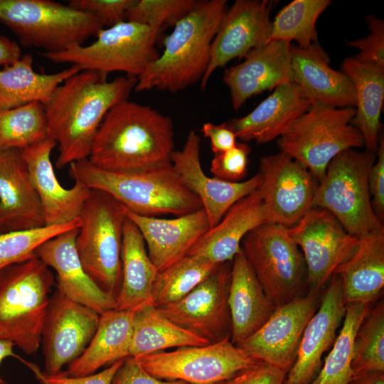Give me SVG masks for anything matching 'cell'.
<instances>
[{
    "mask_svg": "<svg viewBox=\"0 0 384 384\" xmlns=\"http://www.w3.org/2000/svg\"><path fill=\"white\" fill-rule=\"evenodd\" d=\"M82 70L67 79L44 105L48 137L58 146V169L88 159L100 124L108 111L127 100L137 78Z\"/></svg>",
    "mask_w": 384,
    "mask_h": 384,
    "instance_id": "obj_1",
    "label": "cell"
},
{
    "mask_svg": "<svg viewBox=\"0 0 384 384\" xmlns=\"http://www.w3.org/2000/svg\"><path fill=\"white\" fill-rule=\"evenodd\" d=\"M171 119L149 106L124 100L104 117L88 160L114 171H137L171 162Z\"/></svg>",
    "mask_w": 384,
    "mask_h": 384,
    "instance_id": "obj_2",
    "label": "cell"
},
{
    "mask_svg": "<svg viewBox=\"0 0 384 384\" xmlns=\"http://www.w3.org/2000/svg\"><path fill=\"white\" fill-rule=\"evenodd\" d=\"M75 182L112 196L129 212L144 216H181L203 208L171 162L137 171L99 168L87 159L69 165Z\"/></svg>",
    "mask_w": 384,
    "mask_h": 384,
    "instance_id": "obj_3",
    "label": "cell"
},
{
    "mask_svg": "<svg viewBox=\"0 0 384 384\" xmlns=\"http://www.w3.org/2000/svg\"><path fill=\"white\" fill-rule=\"evenodd\" d=\"M226 4V0L198 1L166 36L162 54L137 78L134 90L176 92L201 80Z\"/></svg>",
    "mask_w": 384,
    "mask_h": 384,
    "instance_id": "obj_4",
    "label": "cell"
},
{
    "mask_svg": "<svg viewBox=\"0 0 384 384\" xmlns=\"http://www.w3.org/2000/svg\"><path fill=\"white\" fill-rule=\"evenodd\" d=\"M54 285L50 268L36 255L0 271V338L36 353Z\"/></svg>",
    "mask_w": 384,
    "mask_h": 384,
    "instance_id": "obj_5",
    "label": "cell"
},
{
    "mask_svg": "<svg viewBox=\"0 0 384 384\" xmlns=\"http://www.w3.org/2000/svg\"><path fill=\"white\" fill-rule=\"evenodd\" d=\"M375 152L355 149L336 155L316 186L313 207L327 210L351 235L361 238L384 231L375 215L368 190V176Z\"/></svg>",
    "mask_w": 384,
    "mask_h": 384,
    "instance_id": "obj_6",
    "label": "cell"
},
{
    "mask_svg": "<svg viewBox=\"0 0 384 384\" xmlns=\"http://www.w3.org/2000/svg\"><path fill=\"white\" fill-rule=\"evenodd\" d=\"M0 21L24 46L43 53L82 45L104 28L94 15L50 0H0Z\"/></svg>",
    "mask_w": 384,
    "mask_h": 384,
    "instance_id": "obj_7",
    "label": "cell"
},
{
    "mask_svg": "<svg viewBox=\"0 0 384 384\" xmlns=\"http://www.w3.org/2000/svg\"><path fill=\"white\" fill-rule=\"evenodd\" d=\"M128 210L112 196L91 189L80 215L75 247L90 277L117 297L122 282L121 252Z\"/></svg>",
    "mask_w": 384,
    "mask_h": 384,
    "instance_id": "obj_8",
    "label": "cell"
},
{
    "mask_svg": "<svg viewBox=\"0 0 384 384\" xmlns=\"http://www.w3.org/2000/svg\"><path fill=\"white\" fill-rule=\"evenodd\" d=\"M355 113L353 107L312 104L278 138L279 149L305 166L319 182L336 155L365 146L361 134L351 123Z\"/></svg>",
    "mask_w": 384,
    "mask_h": 384,
    "instance_id": "obj_9",
    "label": "cell"
},
{
    "mask_svg": "<svg viewBox=\"0 0 384 384\" xmlns=\"http://www.w3.org/2000/svg\"><path fill=\"white\" fill-rule=\"evenodd\" d=\"M160 29L124 21L102 28L97 39L88 46L75 45L58 53H41L57 63H70L82 70L107 75L123 72L138 78L159 54L156 42Z\"/></svg>",
    "mask_w": 384,
    "mask_h": 384,
    "instance_id": "obj_10",
    "label": "cell"
},
{
    "mask_svg": "<svg viewBox=\"0 0 384 384\" xmlns=\"http://www.w3.org/2000/svg\"><path fill=\"white\" fill-rule=\"evenodd\" d=\"M241 250L264 291L277 306L303 295L306 268L288 228L271 223L250 231Z\"/></svg>",
    "mask_w": 384,
    "mask_h": 384,
    "instance_id": "obj_11",
    "label": "cell"
},
{
    "mask_svg": "<svg viewBox=\"0 0 384 384\" xmlns=\"http://www.w3.org/2000/svg\"><path fill=\"white\" fill-rule=\"evenodd\" d=\"M134 358L157 378L188 384L221 383L261 362L234 345L230 335L206 346L180 347Z\"/></svg>",
    "mask_w": 384,
    "mask_h": 384,
    "instance_id": "obj_12",
    "label": "cell"
},
{
    "mask_svg": "<svg viewBox=\"0 0 384 384\" xmlns=\"http://www.w3.org/2000/svg\"><path fill=\"white\" fill-rule=\"evenodd\" d=\"M288 232L303 255L309 292L316 294L352 255L360 240L329 211L317 207L289 228Z\"/></svg>",
    "mask_w": 384,
    "mask_h": 384,
    "instance_id": "obj_13",
    "label": "cell"
},
{
    "mask_svg": "<svg viewBox=\"0 0 384 384\" xmlns=\"http://www.w3.org/2000/svg\"><path fill=\"white\" fill-rule=\"evenodd\" d=\"M257 189L268 223L290 228L312 208L316 179L301 163L284 152L261 158Z\"/></svg>",
    "mask_w": 384,
    "mask_h": 384,
    "instance_id": "obj_14",
    "label": "cell"
},
{
    "mask_svg": "<svg viewBox=\"0 0 384 384\" xmlns=\"http://www.w3.org/2000/svg\"><path fill=\"white\" fill-rule=\"evenodd\" d=\"M309 292L277 306L267 321L238 346L256 360L287 372L293 365L304 329L319 308Z\"/></svg>",
    "mask_w": 384,
    "mask_h": 384,
    "instance_id": "obj_15",
    "label": "cell"
},
{
    "mask_svg": "<svg viewBox=\"0 0 384 384\" xmlns=\"http://www.w3.org/2000/svg\"><path fill=\"white\" fill-rule=\"evenodd\" d=\"M100 314L58 292L50 296L42 331L45 371L56 374L77 359L91 341Z\"/></svg>",
    "mask_w": 384,
    "mask_h": 384,
    "instance_id": "obj_16",
    "label": "cell"
},
{
    "mask_svg": "<svg viewBox=\"0 0 384 384\" xmlns=\"http://www.w3.org/2000/svg\"><path fill=\"white\" fill-rule=\"evenodd\" d=\"M230 269L227 262L220 264L184 297L156 308L179 326L210 343L218 341L230 335Z\"/></svg>",
    "mask_w": 384,
    "mask_h": 384,
    "instance_id": "obj_17",
    "label": "cell"
},
{
    "mask_svg": "<svg viewBox=\"0 0 384 384\" xmlns=\"http://www.w3.org/2000/svg\"><path fill=\"white\" fill-rule=\"evenodd\" d=\"M273 4L268 0H236L226 10L211 43L209 64L201 80V90L216 69L235 58H245L250 50L268 42Z\"/></svg>",
    "mask_w": 384,
    "mask_h": 384,
    "instance_id": "obj_18",
    "label": "cell"
},
{
    "mask_svg": "<svg viewBox=\"0 0 384 384\" xmlns=\"http://www.w3.org/2000/svg\"><path fill=\"white\" fill-rule=\"evenodd\" d=\"M200 151L201 137L191 130L183 148L173 152L171 162L186 186L200 200L211 228L233 205L258 188L260 176L257 173L239 182L210 177L202 169Z\"/></svg>",
    "mask_w": 384,
    "mask_h": 384,
    "instance_id": "obj_19",
    "label": "cell"
},
{
    "mask_svg": "<svg viewBox=\"0 0 384 384\" xmlns=\"http://www.w3.org/2000/svg\"><path fill=\"white\" fill-rule=\"evenodd\" d=\"M345 314L341 281L334 274L304 329L296 359L284 384H309L314 379L322 366L323 355L337 337Z\"/></svg>",
    "mask_w": 384,
    "mask_h": 384,
    "instance_id": "obj_20",
    "label": "cell"
},
{
    "mask_svg": "<svg viewBox=\"0 0 384 384\" xmlns=\"http://www.w3.org/2000/svg\"><path fill=\"white\" fill-rule=\"evenodd\" d=\"M79 228L41 244L36 255L56 272L57 291L99 314L115 309L116 297L103 290L86 272L75 247Z\"/></svg>",
    "mask_w": 384,
    "mask_h": 384,
    "instance_id": "obj_21",
    "label": "cell"
},
{
    "mask_svg": "<svg viewBox=\"0 0 384 384\" xmlns=\"http://www.w3.org/2000/svg\"><path fill=\"white\" fill-rule=\"evenodd\" d=\"M57 146L50 137L21 151L40 198L46 225H60L78 219L90 190L79 182L66 188L54 171L50 154Z\"/></svg>",
    "mask_w": 384,
    "mask_h": 384,
    "instance_id": "obj_22",
    "label": "cell"
},
{
    "mask_svg": "<svg viewBox=\"0 0 384 384\" xmlns=\"http://www.w3.org/2000/svg\"><path fill=\"white\" fill-rule=\"evenodd\" d=\"M291 44L269 41L250 50L241 63L225 70L223 82L235 110L252 96L292 82Z\"/></svg>",
    "mask_w": 384,
    "mask_h": 384,
    "instance_id": "obj_23",
    "label": "cell"
},
{
    "mask_svg": "<svg viewBox=\"0 0 384 384\" xmlns=\"http://www.w3.org/2000/svg\"><path fill=\"white\" fill-rule=\"evenodd\" d=\"M292 82L312 104L336 108L355 107L356 92L349 77L330 65L318 41L302 48L291 44Z\"/></svg>",
    "mask_w": 384,
    "mask_h": 384,
    "instance_id": "obj_24",
    "label": "cell"
},
{
    "mask_svg": "<svg viewBox=\"0 0 384 384\" xmlns=\"http://www.w3.org/2000/svg\"><path fill=\"white\" fill-rule=\"evenodd\" d=\"M46 226L21 151H0V234Z\"/></svg>",
    "mask_w": 384,
    "mask_h": 384,
    "instance_id": "obj_25",
    "label": "cell"
},
{
    "mask_svg": "<svg viewBox=\"0 0 384 384\" xmlns=\"http://www.w3.org/2000/svg\"><path fill=\"white\" fill-rule=\"evenodd\" d=\"M127 217L139 230L149 257L159 272L186 256L210 229L203 208L171 219L140 215L129 211Z\"/></svg>",
    "mask_w": 384,
    "mask_h": 384,
    "instance_id": "obj_26",
    "label": "cell"
},
{
    "mask_svg": "<svg viewBox=\"0 0 384 384\" xmlns=\"http://www.w3.org/2000/svg\"><path fill=\"white\" fill-rule=\"evenodd\" d=\"M265 223H268L267 215L256 190L233 205L218 224L203 235L186 255L201 257L216 265L233 261L241 251L245 236Z\"/></svg>",
    "mask_w": 384,
    "mask_h": 384,
    "instance_id": "obj_27",
    "label": "cell"
},
{
    "mask_svg": "<svg viewBox=\"0 0 384 384\" xmlns=\"http://www.w3.org/2000/svg\"><path fill=\"white\" fill-rule=\"evenodd\" d=\"M232 262L228 304L230 341L238 346L267 321L277 306L264 291L242 250Z\"/></svg>",
    "mask_w": 384,
    "mask_h": 384,
    "instance_id": "obj_28",
    "label": "cell"
},
{
    "mask_svg": "<svg viewBox=\"0 0 384 384\" xmlns=\"http://www.w3.org/2000/svg\"><path fill=\"white\" fill-rule=\"evenodd\" d=\"M311 103L292 82L281 85L245 116L228 123L237 139L258 144L280 137Z\"/></svg>",
    "mask_w": 384,
    "mask_h": 384,
    "instance_id": "obj_29",
    "label": "cell"
},
{
    "mask_svg": "<svg viewBox=\"0 0 384 384\" xmlns=\"http://www.w3.org/2000/svg\"><path fill=\"white\" fill-rule=\"evenodd\" d=\"M334 274L340 279L346 305L376 299L384 287V231L360 238L354 252Z\"/></svg>",
    "mask_w": 384,
    "mask_h": 384,
    "instance_id": "obj_30",
    "label": "cell"
},
{
    "mask_svg": "<svg viewBox=\"0 0 384 384\" xmlns=\"http://www.w3.org/2000/svg\"><path fill=\"white\" fill-rule=\"evenodd\" d=\"M121 263L122 282L115 309L135 312L154 306L152 291L159 272L139 230L128 217L123 229Z\"/></svg>",
    "mask_w": 384,
    "mask_h": 384,
    "instance_id": "obj_31",
    "label": "cell"
},
{
    "mask_svg": "<svg viewBox=\"0 0 384 384\" xmlns=\"http://www.w3.org/2000/svg\"><path fill=\"white\" fill-rule=\"evenodd\" d=\"M134 311L110 309L100 314L96 331L89 345L68 365L66 373L82 376L95 373L129 356Z\"/></svg>",
    "mask_w": 384,
    "mask_h": 384,
    "instance_id": "obj_32",
    "label": "cell"
},
{
    "mask_svg": "<svg viewBox=\"0 0 384 384\" xmlns=\"http://www.w3.org/2000/svg\"><path fill=\"white\" fill-rule=\"evenodd\" d=\"M33 57L26 54L0 70V111L31 102L46 105L57 88L81 70L76 65L53 74H42L33 68Z\"/></svg>",
    "mask_w": 384,
    "mask_h": 384,
    "instance_id": "obj_33",
    "label": "cell"
},
{
    "mask_svg": "<svg viewBox=\"0 0 384 384\" xmlns=\"http://www.w3.org/2000/svg\"><path fill=\"white\" fill-rule=\"evenodd\" d=\"M341 71L351 80L356 92V109L351 123L361 134L366 150L375 152L380 137L384 70L352 57L343 61Z\"/></svg>",
    "mask_w": 384,
    "mask_h": 384,
    "instance_id": "obj_34",
    "label": "cell"
},
{
    "mask_svg": "<svg viewBox=\"0 0 384 384\" xmlns=\"http://www.w3.org/2000/svg\"><path fill=\"white\" fill-rule=\"evenodd\" d=\"M209 341L179 326L154 306L134 312L129 356L136 358L169 348L201 346Z\"/></svg>",
    "mask_w": 384,
    "mask_h": 384,
    "instance_id": "obj_35",
    "label": "cell"
},
{
    "mask_svg": "<svg viewBox=\"0 0 384 384\" xmlns=\"http://www.w3.org/2000/svg\"><path fill=\"white\" fill-rule=\"evenodd\" d=\"M369 303L346 305V314L337 337L318 374L309 384H348L356 334L370 310Z\"/></svg>",
    "mask_w": 384,
    "mask_h": 384,
    "instance_id": "obj_36",
    "label": "cell"
},
{
    "mask_svg": "<svg viewBox=\"0 0 384 384\" xmlns=\"http://www.w3.org/2000/svg\"><path fill=\"white\" fill-rule=\"evenodd\" d=\"M330 0H294L284 6L271 23L269 41H280L305 48L317 41L316 22Z\"/></svg>",
    "mask_w": 384,
    "mask_h": 384,
    "instance_id": "obj_37",
    "label": "cell"
},
{
    "mask_svg": "<svg viewBox=\"0 0 384 384\" xmlns=\"http://www.w3.org/2000/svg\"><path fill=\"white\" fill-rule=\"evenodd\" d=\"M218 265L205 258L186 255L158 273L152 291L154 306L160 307L182 299Z\"/></svg>",
    "mask_w": 384,
    "mask_h": 384,
    "instance_id": "obj_38",
    "label": "cell"
},
{
    "mask_svg": "<svg viewBox=\"0 0 384 384\" xmlns=\"http://www.w3.org/2000/svg\"><path fill=\"white\" fill-rule=\"evenodd\" d=\"M44 105L31 102L0 111V151L18 150L48 138Z\"/></svg>",
    "mask_w": 384,
    "mask_h": 384,
    "instance_id": "obj_39",
    "label": "cell"
},
{
    "mask_svg": "<svg viewBox=\"0 0 384 384\" xmlns=\"http://www.w3.org/2000/svg\"><path fill=\"white\" fill-rule=\"evenodd\" d=\"M351 367L353 375L384 372V302L370 310L353 341Z\"/></svg>",
    "mask_w": 384,
    "mask_h": 384,
    "instance_id": "obj_40",
    "label": "cell"
},
{
    "mask_svg": "<svg viewBox=\"0 0 384 384\" xmlns=\"http://www.w3.org/2000/svg\"><path fill=\"white\" fill-rule=\"evenodd\" d=\"M80 218L70 223L0 234V271L36 255V250L46 241L68 230L78 228Z\"/></svg>",
    "mask_w": 384,
    "mask_h": 384,
    "instance_id": "obj_41",
    "label": "cell"
},
{
    "mask_svg": "<svg viewBox=\"0 0 384 384\" xmlns=\"http://www.w3.org/2000/svg\"><path fill=\"white\" fill-rule=\"evenodd\" d=\"M196 0H136L127 21L161 29L174 26L197 5Z\"/></svg>",
    "mask_w": 384,
    "mask_h": 384,
    "instance_id": "obj_42",
    "label": "cell"
},
{
    "mask_svg": "<svg viewBox=\"0 0 384 384\" xmlns=\"http://www.w3.org/2000/svg\"><path fill=\"white\" fill-rule=\"evenodd\" d=\"M250 146L238 142L232 149L214 154L210 170L213 176L226 181L239 182L247 174Z\"/></svg>",
    "mask_w": 384,
    "mask_h": 384,
    "instance_id": "obj_43",
    "label": "cell"
},
{
    "mask_svg": "<svg viewBox=\"0 0 384 384\" xmlns=\"http://www.w3.org/2000/svg\"><path fill=\"white\" fill-rule=\"evenodd\" d=\"M366 20L370 33L364 38L348 41L347 45L359 50L354 57L356 60L384 70V21L373 16Z\"/></svg>",
    "mask_w": 384,
    "mask_h": 384,
    "instance_id": "obj_44",
    "label": "cell"
},
{
    "mask_svg": "<svg viewBox=\"0 0 384 384\" xmlns=\"http://www.w3.org/2000/svg\"><path fill=\"white\" fill-rule=\"evenodd\" d=\"M18 360L31 370L41 384H112L116 372L124 361H118L97 373L73 376L62 371L56 374H49L43 371L34 363L24 360L21 357Z\"/></svg>",
    "mask_w": 384,
    "mask_h": 384,
    "instance_id": "obj_45",
    "label": "cell"
},
{
    "mask_svg": "<svg viewBox=\"0 0 384 384\" xmlns=\"http://www.w3.org/2000/svg\"><path fill=\"white\" fill-rule=\"evenodd\" d=\"M136 0H71L68 5L90 13L105 25L113 26L126 21L128 9Z\"/></svg>",
    "mask_w": 384,
    "mask_h": 384,
    "instance_id": "obj_46",
    "label": "cell"
},
{
    "mask_svg": "<svg viewBox=\"0 0 384 384\" xmlns=\"http://www.w3.org/2000/svg\"><path fill=\"white\" fill-rule=\"evenodd\" d=\"M376 159L368 176V190L373 211L378 220L384 221V138L380 137Z\"/></svg>",
    "mask_w": 384,
    "mask_h": 384,
    "instance_id": "obj_47",
    "label": "cell"
},
{
    "mask_svg": "<svg viewBox=\"0 0 384 384\" xmlns=\"http://www.w3.org/2000/svg\"><path fill=\"white\" fill-rule=\"evenodd\" d=\"M286 372L260 362L237 373L221 384H284Z\"/></svg>",
    "mask_w": 384,
    "mask_h": 384,
    "instance_id": "obj_48",
    "label": "cell"
},
{
    "mask_svg": "<svg viewBox=\"0 0 384 384\" xmlns=\"http://www.w3.org/2000/svg\"><path fill=\"white\" fill-rule=\"evenodd\" d=\"M112 384H188L181 380H166L148 373L133 357L124 359Z\"/></svg>",
    "mask_w": 384,
    "mask_h": 384,
    "instance_id": "obj_49",
    "label": "cell"
},
{
    "mask_svg": "<svg viewBox=\"0 0 384 384\" xmlns=\"http://www.w3.org/2000/svg\"><path fill=\"white\" fill-rule=\"evenodd\" d=\"M201 131L205 137L209 139L214 154L229 150L238 143L237 137L228 123H204Z\"/></svg>",
    "mask_w": 384,
    "mask_h": 384,
    "instance_id": "obj_50",
    "label": "cell"
},
{
    "mask_svg": "<svg viewBox=\"0 0 384 384\" xmlns=\"http://www.w3.org/2000/svg\"><path fill=\"white\" fill-rule=\"evenodd\" d=\"M19 46L9 38L0 36V65H10L21 57Z\"/></svg>",
    "mask_w": 384,
    "mask_h": 384,
    "instance_id": "obj_51",
    "label": "cell"
},
{
    "mask_svg": "<svg viewBox=\"0 0 384 384\" xmlns=\"http://www.w3.org/2000/svg\"><path fill=\"white\" fill-rule=\"evenodd\" d=\"M348 384H384V372L353 375Z\"/></svg>",
    "mask_w": 384,
    "mask_h": 384,
    "instance_id": "obj_52",
    "label": "cell"
},
{
    "mask_svg": "<svg viewBox=\"0 0 384 384\" xmlns=\"http://www.w3.org/2000/svg\"><path fill=\"white\" fill-rule=\"evenodd\" d=\"M14 344L7 340L0 338V365L3 360L8 357H14L18 359L20 357L14 352ZM0 384H6L5 381L0 377Z\"/></svg>",
    "mask_w": 384,
    "mask_h": 384,
    "instance_id": "obj_53",
    "label": "cell"
},
{
    "mask_svg": "<svg viewBox=\"0 0 384 384\" xmlns=\"http://www.w3.org/2000/svg\"><path fill=\"white\" fill-rule=\"evenodd\" d=\"M222 383V382H221ZM221 383H213V384H221Z\"/></svg>",
    "mask_w": 384,
    "mask_h": 384,
    "instance_id": "obj_54",
    "label": "cell"
}]
</instances>
